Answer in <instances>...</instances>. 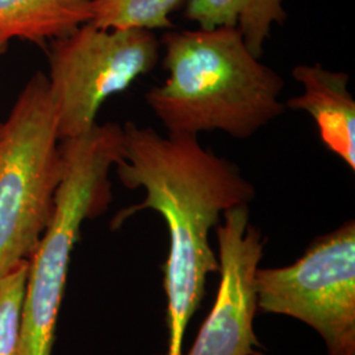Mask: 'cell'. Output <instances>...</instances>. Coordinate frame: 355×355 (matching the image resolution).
<instances>
[{"mask_svg": "<svg viewBox=\"0 0 355 355\" xmlns=\"http://www.w3.org/2000/svg\"><path fill=\"white\" fill-rule=\"evenodd\" d=\"M123 130L124 154L114 170L124 187L144 189L145 199L121 209L111 227L120 228L145 209L165 220L170 240L162 266L168 328L166 355H182L187 325L205 295L207 277L220 270L209 233L225 211L249 205L255 189L236 164L203 148L198 136H162L133 121H127Z\"/></svg>", "mask_w": 355, "mask_h": 355, "instance_id": "6da1fadb", "label": "cell"}, {"mask_svg": "<svg viewBox=\"0 0 355 355\" xmlns=\"http://www.w3.org/2000/svg\"><path fill=\"white\" fill-rule=\"evenodd\" d=\"M159 42L168 76L145 101L167 133L220 130L245 140L284 114L283 78L248 49L237 28L170 31Z\"/></svg>", "mask_w": 355, "mask_h": 355, "instance_id": "7a4b0ae2", "label": "cell"}, {"mask_svg": "<svg viewBox=\"0 0 355 355\" xmlns=\"http://www.w3.org/2000/svg\"><path fill=\"white\" fill-rule=\"evenodd\" d=\"M62 175L54 209L29 258L23 300L20 355H51L71 253L85 221L103 215L112 200L111 170L124 154L117 123L60 141Z\"/></svg>", "mask_w": 355, "mask_h": 355, "instance_id": "3957f363", "label": "cell"}, {"mask_svg": "<svg viewBox=\"0 0 355 355\" xmlns=\"http://www.w3.org/2000/svg\"><path fill=\"white\" fill-rule=\"evenodd\" d=\"M48 78H29L0 123V278L36 250L54 209L62 159Z\"/></svg>", "mask_w": 355, "mask_h": 355, "instance_id": "277c9868", "label": "cell"}, {"mask_svg": "<svg viewBox=\"0 0 355 355\" xmlns=\"http://www.w3.org/2000/svg\"><path fill=\"white\" fill-rule=\"evenodd\" d=\"M159 51L153 31L104 29L92 23L51 40L46 78L60 141L95 127L103 104L152 73Z\"/></svg>", "mask_w": 355, "mask_h": 355, "instance_id": "5b68a950", "label": "cell"}, {"mask_svg": "<svg viewBox=\"0 0 355 355\" xmlns=\"http://www.w3.org/2000/svg\"><path fill=\"white\" fill-rule=\"evenodd\" d=\"M258 308L303 321L328 355H355V223L311 242L290 266L258 268Z\"/></svg>", "mask_w": 355, "mask_h": 355, "instance_id": "8992f818", "label": "cell"}, {"mask_svg": "<svg viewBox=\"0 0 355 355\" xmlns=\"http://www.w3.org/2000/svg\"><path fill=\"white\" fill-rule=\"evenodd\" d=\"M220 287L215 304L187 355H262L255 350L254 318L258 308L255 274L265 240L250 225L249 207L239 205L216 227Z\"/></svg>", "mask_w": 355, "mask_h": 355, "instance_id": "52a82bcc", "label": "cell"}, {"mask_svg": "<svg viewBox=\"0 0 355 355\" xmlns=\"http://www.w3.org/2000/svg\"><path fill=\"white\" fill-rule=\"evenodd\" d=\"M292 76L303 92L284 103L286 110L312 117L324 146L355 170V101L349 89L350 76L321 64H299Z\"/></svg>", "mask_w": 355, "mask_h": 355, "instance_id": "ba28073f", "label": "cell"}, {"mask_svg": "<svg viewBox=\"0 0 355 355\" xmlns=\"http://www.w3.org/2000/svg\"><path fill=\"white\" fill-rule=\"evenodd\" d=\"M95 0H0V38L45 44L91 23Z\"/></svg>", "mask_w": 355, "mask_h": 355, "instance_id": "9c48e42d", "label": "cell"}, {"mask_svg": "<svg viewBox=\"0 0 355 355\" xmlns=\"http://www.w3.org/2000/svg\"><path fill=\"white\" fill-rule=\"evenodd\" d=\"M284 0H189L186 17L202 29L237 28L248 49L261 58L275 24L287 20Z\"/></svg>", "mask_w": 355, "mask_h": 355, "instance_id": "30bf717a", "label": "cell"}, {"mask_svg": "<svg viewBox=\"0 0 355 355\" xmlns=\"http://www.w3.org/2000/svg\"><path fill=\"white\" fill-rule=\"evenodd\" d=\"M186 0H95L91 23L104 29H171L170 15ZM189 1V0H187Z\"/></svg>", "mask_w": 355, "mask_h": 355, "instance_id": "8fae6325", "label": "cell"}, {"mask_svg": "<svg viewBox=\"0 0 355 355\" xmlns=\"http://www.w3.org/2000/svg\"><path fill=\"white\" fill-rule=\"evenodd\" d=\"M28 267L24 259L0 278V355H20Z\"/></svg>", "mask_w": 355, "mask_h": 355, "instance_id": "7c38bea8", "label": "cell"}, {"mask_svg": "<svg viewBox=\"0 0 355 355\" xmlns=\"http://www.w3.org/2000/svg\"><path fill=\"white\" fill-rule=\"evenodd\" d=\"M7 46H8V42L0 38V54H3V53L6 51V49H7Z\"/></svg>", "mask_w": 355, "mask_h": 355, "instance_id": "4fadbf2b", "label": "cell"}, {"mask_svg": "<svg viewBox=\"0 0 355 355\" xmlns=\"http://www.w3.org/2000/svg\"><path fill=\"white\" fill-rule=\"evenodd\" d=\"M262 355H263V354H262Z\"/></svg>", "mask_w": 355, "mask_h": 355, "instance_id": "5bb4252c", "label": "cell"}]
</instances>
